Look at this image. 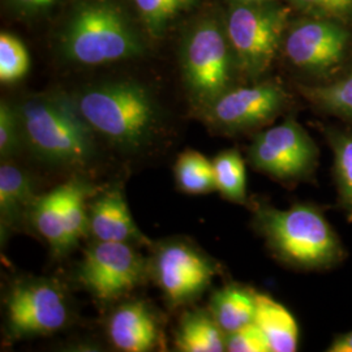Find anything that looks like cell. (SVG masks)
Instances as JSON below:
<instances>
[{"label":"cell","mask_w":352,"mask_h":352,"mask_svg":"<svg viewBox=\"0 0 352 352\" xmlns=\"http://www.w3.org/2000/svg\"><path fill=\"white\" fill-rule=\"evenodd\" d=\"M327 139L334 157L338 204L349 222H352V131L329 128Z\"/></svg>","instance_id":"21"},{"label":"cell","mask_w":352,"mask_h":352,"mask_svg":"<svg viewBox=\"0 0 352 352\" xmlns=\"http://www.w3.org/2000/svg\"><path fill=\"white\" fill-rule=\"evenodd\" d=\"M253 215V225L267 248L295 269L329 270L347 256L337 231L314 204H295L286 210L258 204Z\"/></svg>","instance_id":"1"},{"label":"cell","mask_w":352,"mask_h":352,"mask_svg":"<svg viewBox=\"0 0 352 352\" xmlns=\"http://www.w3.org/2000/svg\"><path fill=\"white\" fill-rule=\"evenodd\" d=\"M287 101L285 89L273 81L232 87L201 110L202 118L218 132L238 135L273 122Z\"/></svg>","instance_id":"10"},{"label":"cell","mask_w":352,"mask_h":352,"mask_svg":"<svg viewBox=\"0 0 352 352\" xmlns=\"http://www.w3.org/2000/svg\"><path fill=\"white\" fill-rule=\"evenodd\" d=\"M215 190L235 204L247 201V173L244 160L236 149L219 153L213 160Z\"/></svg>","instance_id":"22"},{"label":"cell","mask_w":352,"mask_h":352,"mask_svg":"<svg viewBox=\"0 0 352 352\" xmlns=\"http://www.w3.org/2000/svg\"><path fill=\"white\" fill-rule=\"evenodd\" d=\"M327 351L352 352V330L338 334L334 340H331Z\"/></svg>","instance_id":"30"},{"label":"cell","mask_w":352,"mask_h":352,"mask_svg":"<svg viewBox=\"0 0 352 352\" xmlns=\"http://www.w3.org/2000/svg\"><path fill=\"white\" fill-rule=\"evenodd\" d=\"M107 333L120 351H151L158 340L155 317L142 302H128L118 307L109 320Z\"/></svg>","instance_id":"15"},{"label":"cell","mask_w":352,"mask_h":352,"mask_svg":"<svg viewBox=\"0 0 352 352\" xmlns=\"http://www.w3.org/2000/svg\"><path fill=\"white\" fill-rule=\"evenodd\" d=\"M74 100L94 133L122 151H141L154 135L157 106L149 90L136 81L89 87Z\"/></svg>","instance_id":"3"},{"label":"cell","mask_w":352,"mask_h":352,"mask_svg":"<svg viewBox=\"0 0 352 352\" xmlns=\"http://www.w3.org/2000/svg\"><path fill=\"white\" fill-rule=\"evenodd\" d=\"M146 274L144 257L131 243L98 241L89 248L77 278L100 300H113L138 287Z\"/></svg>","instance_id":"12"},{"label":"cell","mask_w":352,"mask_h":352,"mask_svg":"<svg viewBox=\"0 0 352 352\" xmlns=\"http://www.w3.org/2000/svg\"><path fill=\"white\" fill-rule=\"evenodd\" d=\"M302 14L325 17L340 23L352 20V0H286Z\"/></svg>","instance_id":"27"},{"label":"cell","mask_w":352,"mask_h":352,"mask_svg":"<svg viewBox=\"0 0 352 352\" xmlns=\"http://www.w3.org/2000/svg\"><path fill=\"white\" fill-rule=\"evenodd\" d=\"M24 140V132L19 109L11 103L1 101L0 103V157L3 161L10 160L17 154Z\"/></svg>","instance_id":"26"},{"label":"cell","mask_w":352,"mask_h":352,"mask_svg":"<svg viewBox=\"0 0 352 352\" xmlns=\"http://www.w3.org/2000/svg\"><path fill=\"white\" fill-rule=\"evenodd\" d=\"M135 8L153 37H161L176 16L193 0H132Z\"/></svg>","instance_id":"24"},{"label":"cell","mask_w":352,"mask_h":352,"mask_svg":"<svg viewBox=\"0 0 352 352\" xmlns=\"http://www.w3.org/2000/svg\"><path fill=\"white\" fill-rule=\"evenodd\" d=\"M256 296L257 292L240 285L225 286L214 292L210 314L226 336L253 322Z\"/></svg>","instance_id":"18"},{"label":"cell","mask_w":352,"mask_h":352,"mask_svg":"<svg viewBox=\"0 0 352 352\" xmlns=\"http://www.w3.org/2000/svg\"><path fill=\"white\" fill-rule=\"evenodd\" d=\"M14 10L23 13H38L49 10L56 0H8Z\"/></svg>","instance_id":"29"},{"label":"cell","mask_w":352,"mask_h":352,"mask_svg":"<svg viewBox=\"0 0 352 352\" xmlns=\"http://www.w3.org/2000/svg\"><path fill=\"white\" fill-rule=\"evenodd\" d=\"M282 49L296 69L327 81L349 59L352 34L344 23L302 14L289 24Z\"/></svg>","instance_id":"7"},{"label":"cell","mask_w":352,"mask_h":352,"mask_svg":"<svg viewBox=\"0 0 352 352\" xmlns=\"http://www.w3.org/2000/svg\"><path fill=\"white\" fill-rule=\"evenodd\" d=\"M247 1H264V0H247Z\"/></svg>","instance_id":"31"},{"label":"cell","mask_w":352,"mask_h":352,"mask_svg":"<svg viewBox=\"0 0 352 352\" xmlns=\"http://www.w3.org/2000/svg\"><path fill=\"white\" fill-rule=\"evenodd\" d=\"M17 109L25 144L39 160L59 167H84L93 161L94 131L81 116L74 97L39 94Z\"/></svg>","instance_id":"2"},{"label":"cell","mask_w":352,"mask_h":352,"mask_svg":"<svg viewBox=\"0 0 352 352\" xmlns=\"http://www.w3.org/2000/svg\"><path fill=\"white\" fill-rule=\"evenodd\" d=\"M176 346L184 352L226 351V334L210 311H193L182 317Z\"/></svg>","instance_id":"19"},{"label":"cell","mask_w":352,"mask_h":352,"mask_svg":"<svg viewBox=\"0 0 352 352\" xmlns=\"http://www.w3.org/2000/svg\"><path fill=\"white\" fill-rule=\"evenodd\" d=\"M153 276L170 304L180 305L192 302L209 287L215 266L188 243L170 241L155 252Z\"/></svg>","instance_id":"13"},{"label":"cell","mask_w":352,"mask_h":352,"mask_svg":"<svg viewBox=\"0 0 352 352\" xmlns=\"http://www.w3.org/2000/svg\"><path fill=\"white\" fill-rule=\"evenodd\" d=\"M60 51L71 63L97 67L139 58L145 46L126 12L113 0H85L67 20Z\"/></svg>","instance_id":"4"},{"label":"cell","mask_w":352,"mask_h":352,"mask_svg":"<svg viewBox=\"0 0 352 352\" xmlns=\"http://www.w3.org/2000/svg\"><path fill=\"white\" fill-rule=\"evenodd\" d=\"M180 64L189 97L200 110L232 88L238 64L225 26L215 19L193 26L182 43Z\"/></svg>","instance_id":"6"},{"label":"cell","mask_w":352,"mask_h":352,"mask_svg":"<svg viewBox=\"0 0 352 352\" xmlns=\"http://www.w3.org/2000/svg\"><path fill=\"white\" fill-rule=\"evenodd\" d=\"M226 351L272 352L263 330L254 322L226 336Z\"/></svg>","instance_id":"28"},{"label":"cell","mask_w":352,"mask_h":352,"mask_svg":"<svg viewBox=\"0 0 352 352\" xmlns=\"http://www.w3.org/2000/svg\"><path fill=\"white\" fill-rule=\"evenodd\" d=\"M177 187L189 195H204L215 190L213 161L199 151H187L179 155L175 164Z\"/></svg>","instance_id":"23"},{"label":"cell","mask_w":352,"mask_h":352,"mask_svg":"<svg viewBox=\"0 0 352 352\" xmlns=\"http://www.w3.org/2000/svg\"><path fill=\"white\" fill-rule=\"evenodd\" d=\"M302 96L324 113L352 123V67L343 75L316 85H304Z\"/></svg>","instance_id":"20"},{"label":"cell","mask_w":352,"mask_h":352,"mask_svg":"<svg viewBox=\"0 0 352 352\" xmlns=\"http://www.w3.org/2000/svg\"><path fill=\"white\" fill-rule=\"evenodd\" d=\"M248 158L252 166L282 182L308 180L318 164V149L308 132L294 119L257 133Z\"/></svg>","instance_id":"8"},{"label":"cell","mask_w":352,"mask_h":352,"mask_svg":"<svg viewBox=\"0 0 352 352\" xmlns=\"http://www.w3.org/2000/svg\"><path fill=\"white\" fill-rule=\"evenodd\" d=\"M34 179L16 164L0 166V222L1 234L16 230L25 221L37 200Z\"/></svg>","instance_id":"16"},{"label":"cell","mask_w":352,"mask_h":352,"mask_svg":"<svg viewBox=\"0 0 352 352\" xmlns=\"http://www.w3.org/2000/svg\"><path fill=\"white\" fill-rule=\"evenodd\" d=\"M6 305L7 327L13 338L59 331L71 316L63 289L45 278L17 282L10 291Z\"/></svg>","instance_id":"11"},{"label":"cell","mask_w":352,"mask_h":352,"mask_svg":"<svg viewBox=\"0 0 352 352\" xmlns=\"http://www.w3.org/2000/svg\"><path fill=\"white\" fill-rule=\"evenodd\" d=\"M30 68V56L24 42L12 33L0 34V81L13 84L25 77Z\"/></svg>","instance_id":"25"},{"label":"cell","mask_w":352,"mask_h":352,"mask_svg":"<svg viewBox=\"0 0 352 352\" xmlns=\"http://www.w3.org/2000/svg\"><path fill=\"white\" fill-rule=\"evenodd\" d=\"M289 20V8L270 0L231 4L225 29L239 72L253 81L264 75L283 45Z\"/></svg>","instance_id":"5"},{"label":"cell","mask_w":352,"mask_h":352,"mask_svg":"<svg viewBox=\"0 0 352 352\" xmlns=\"http://www.w3.org/2000/svg\"><path fill=\"white\" fill-rule=\"evenodd\" d=\"M253 322L263 330L272 352H295L299 325L289 309L269 295L257 294Z\"/></svg>","instance_id":"17"},{"label":"cell","mask_w":352,"mask_h":352,"mask_svg":"<svg viewBox=\"0 0 352 352\" xmlns=\"http://www.w3.org/2000/svg\"><path fill=\"white\" fill-rule=\"evenodd\" d=\"M89 231L98 241L146 243L119 187L109 189L96 197L88 208Z\"/></svg>","instance_id":"14"},{"label":"cell","mask_w":352,"mask_h":352,"mask_svg":"<svg viewBox=\"0 0 352 352\" xmlns=\"http://www.w3.org/2000/svg\"><path fill=\"white\" fill-rule=\"evenodd\" d=\"M94 192L90 183L74 179L47 195L38 196L29 222L54 253L69 251L88 232L87 200Z\"/></svg>","instance_id":"9"}]
</instances>
